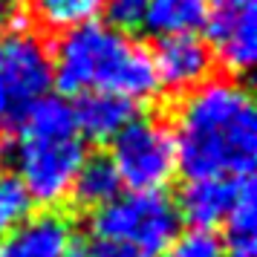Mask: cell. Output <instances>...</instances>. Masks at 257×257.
Returning <instances> with one entry per match:
<instances>
[{
  "mask_svg": "<svg viewBox=\"0 0 257 257\" xmlns=\"http://www.w3.org/2000/svg\"><path fill=\"white\" fill-rule=\"evenodd\" d=\"M72 222L64 214H29L0 240V257H67L75 248Z\"/></svg>",
  "mask_w": 257,
  "mask_h": 257,
  "instance_id": "obj_9",
  "label": "cell"
},
{
  "mask_svg": "<svg viewBox=\"0 0 257 257\" xmlns=\"http://www.w3.org/2000/svg\"><path fill=\"white\" fill-rule=\"evenodd\" d=\"M52 72L70 95L110 93L136 104L153 98L159 90L151 52L133 41L130 32L98 21L64 32L52 49Z\"/></svg>",
  "mask_w": 257,
  "mask_h": 257,
  "instance_id": "obj_2",
  "label": "cell"
},
{
  "mask_svg": "<svg viewBox=\"0 0 257 257\" xmlns=\"http://www.w3.org/2000/svg\"><path fill=\"white\" fill-rule=\"evenodd\" d=\"M72 110H75V121H78L81 136L93 142H110L130 118H136L133 101L110 93H87L78 98V104Z\"/></svg>",
  "mask_w": 257,
  "mask_h": 257,
  "instance_id": "obj_11",
  "label": "cell"
},
{
  "mask_svg": "<svg viewBox=\"0 0 257 257\" xmlns=\"http://www.w3.org/2000/svg\"><path fill=\"white\" fill-rule=\"evenodd\" d=\"M248 176H202L191 179L179 197V217H185L194 228H214L225 222L234 208V199Z\"/></svg>",
  "mask_w": 257,
  "mask_h": 257,
  "instance_id": "obj_10",
  "label": "cell"
},
{
  "mask_svg": "<svg viewBox=\"0 0 257 257\" xmlns=\"http://www.w3.org/2000/svg\"><path fill=\"white\" fill-rule=\"evenodd\" d=\"M70 194H75V199L81 205L95 211L121 194V179H118L116 168L107 156H87L78 168V174H75Z\"/></svg>",
  "mask_w": 257,
  "mask_h": 257,
  "instance_id": "obj_13",
  "label": "cell"
},
{
  "mask_svg": "<svg viewBox=\"0 0 257 257\" xmlns=\"http://www.w3.org/2000/svg\"><path fill=\"white\" fill-rule=\"evenodd\" d=\"M26 0H0V29L18 21V15L24 12Z\"/></svg>",
  "mask_w": 257,
  "mask_h": 257,
  "instance_id": "obj_19",
  "label": "cell"
},
{
  "mask_svg": "<svg viewBox=\"0 0 257 257\" xmlns=\"http://www.w3.org/2000/svg\"><path fill=\"white\" fill-rule=\"evenodd\" d=\"M55 84L52 49L35 29H0V124L15 127Z\"/></svg>",
  "mask_w": 257,
  "mask_h": 257,
  "instance_id": "obj_5",
  "label": "cell"
},
{
  "mask_svg": "<svg viewBox=\"0 0 257 257\" xmlns=\"http://www.w3.org/2000/svg\"><path fill=\"white\" fill-rule=\"evenodd\" d=\"M205 35L211 55L234 75H245L257 58V0H208Z\"/></svg>",
  "mask_w": 257,
  "mask_h": 257,
  "instance_id": "obj_7",
  "label": "cell"
},
{
  "mask_svg": "<svg viewBox=\"0 0 257 257\" xmlns=\"http://www.w3.org/2000/svg\"><path fill=\"white\" fill-rule=\"evenodd\" d=\"M228 257H257L254 234H245V237H231V245H228Z\"/></svg>",
  "mask_w": 257,
  "mask_h": 257,
  "instance_id": "obj_18",
  "label": "cell"
},
{
  "mask_svg": "<svg viewBox=\"0 0 257 257\" xmlns=\"http://www.w3.org/2000/svg\"><path fill=\"white\" fill-rule=\"evenodd\" d=\"M153 72L159 87L171 90V93H191L194 87L208 81L211 67H214V55L205 41L197 35H171L159 38L156 49L151 52Z\"/></svg>",
  "mask_w": 257,
  "mask_h": 257,
  "instance_id": "obj_8",
  "label": "cell"
},
{
  "mask_svg": "<svg viewBox=\"0 0 257 257\" xmlns=\"http://www.w3.org/2000/svg\"><path fill=\"white\" fill-rule=\"evenodd\" d=\"M151 0H104V9L110 15V26H116L121 32H136L145 26Z\"/></svg>",
  "mask_w": 257,
  "mask_h": 257,
  "instance_id": "obj_17",
  "label": "cell"
},
{
  "mask_svg": "<svg viewBox=\"0 0 257 257\" xmlns=\"http://www.w3.org/2000/svg\"><path fill=\"white\" fill-rule=\"evenodd\" d=\"M9 162L12 174L24 182L29 197L38 202H61L72 191L75 174L87 159L84 136L70 101L47 95L18 124Z\"/></svg>",
  "mask_w": 257,
  "mask_h": 257,
  "instance_id": "obj_3",
  "label": "cell"
},
{
  "mask_svg": "<svg viewBox=\"0 0 257 257\" xmlns=\"http://www.w3.org/2000/svg\"><path fill=\"white\" fill-rule=\"evenodd\" d=\"M32 208V197L12 171H0V231L24 222Z\"/></svg>",
  "mask_w": 257,
  "mask_h": 257,
  "instance_id": "obj_15",
  "label": "cell"
},
{
  "mask_svg": "<svg viewBox=\"0 0 257 257\" xmlns=\"http://www.w3.org/2000/svg\"><path fill=\"white\" fill-rule=\"evenodd\" d=\"M208 0H151L145 26L156 38L171 35H197V29L205 24Z\"/></svg>",
  "mask_w": 257,
  "mask_h": 257,
  "instance_id": "obj_12",
  "label": "cell"
},
{
  "mask_svg": "<svg viewBox=\"0 0 257 257\" xmlns=\"http://www.w3.org/2000/svg\"><path fill=\"white\" fill-rule=\"evenodd\" d=\"M29 3L38 24L61 32L90 24L104 9V0H29Z\"/></svg>",
  "mask_w": 257,
  "mask_h": 257,
  "instance_id": "obj_14",
  "label": "cell"
},
{
  "mask_svg": "<svg viewBox=\"0 0 257 257\" xmlns=\"http://www.w3.org/2000/svg\"><path fill=\"white\" fill-rule=\"evenodd\" d=\"M67 257H84V251H81V245H75V248H72V251H70V254H67Z\"/></svg>",
  "mask_w": 257,
  "mask_h": 257,
  "instance_id": "obj_20",
  "label": "cell"
},
{
  "mask_svg": "<svg viewBox=\"0 0 257 257\" xmlns=\"http://www.w3.org/2000/svg\"><path fill=\"white\" fill-rule=\"evenodd\" d=\"M162 257H225V243L214 228H191L176 234Z\"/></svg>",
  "mask_w": 257,
  "mask_h": 257,
  "instance_id": "obj_16",
  "label": "cell"
},
{
  "mask_svg": "<svg viewBox=\"0 0 257 257\" xmlns=\"http://www.w3.org/2000/svg\"><path fill=\"white\" fill-rule=\"evenodd\" d=\"M179 208L162 191H127L93 211L84 257H162L179 234Z\"/></svg>",
  "mask_w": 257,
  "mask_h": 257,
  "instance_id": "obj_4",
  "label": "cell"
},
{
  "mask_svg": "<svg viewBox=\"0 0 257 257\" xmlns=\"http://www.w3.org/2000/svg\"><path fill=\"white\" fill-rule=\"evenodd\" d=\"M110 142V162L130 191H162L179 171L174 130L159 118H130Z\"/></svg>",
  "mask_w": 257,
  "mask_h": 257,
  "instance_id": "obj_6",
  "label": "cell"
},
{
  "mask_svg": "<svg viewBox=\"0 0 257 257\" xmlns=\"http://www.w3.org/2000/svg\"><path fill=\"white\" fill-rule=\"evenodd\" d=\"M176 165L188 179L251 176L257 159V113L237 78H208L176 107Z\"/></svg>",
  "mask_w": 257,
  "mask_h": 257,
  "instance_id": "obj_1",
  "label": "cell"
}]
</instances>
